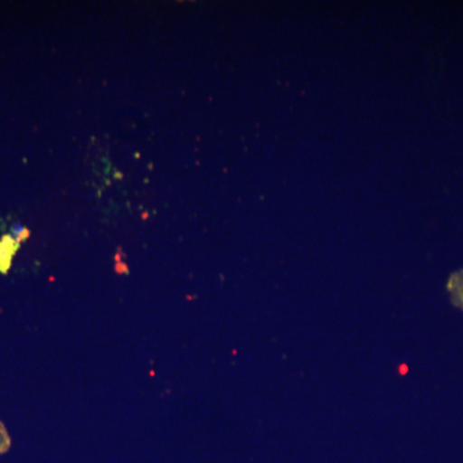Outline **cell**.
Wrapping results in <instances>:
<instances>
[{
  "label": "cell",
  "instance_id": "2",
  "mask_svg": "<svg viewBox=\"0 0 463 463\" xmlns=\"http://www.w3.org/2000/svg\"><path fill=\"white\" fill-rule=\"evenodd\" d=\"M9 447H11V438H9L7 429L0 422V455L7 452Z\"/></svg>",
  "mask_w": 463,
  "mask_h": 463
},
{
  "label": "cell",
  "instance_id": "1",
  "mask_svg": "<svg viewBox=\"0 0 463 463\" xmlns=\"http://www.w3.org/2000/svg\"><path fill=\"white\" fill-rule=\"evenodd\" d=\"M447 289L453 306L459 307L463 312V269L450 274Z\"/></svg>",
  "mask_w": 463,
  "mask_h": 463
}]
</instances>
